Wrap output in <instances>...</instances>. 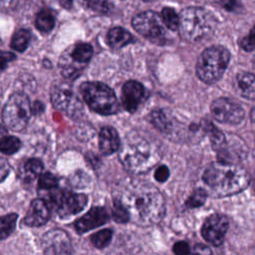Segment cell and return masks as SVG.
<instances>
[{
	"instance_id": "obj_1",
	"label": "cell",
	"mask_w": 255,
	"mask_h": 255,
	"mask_svg": "<svg viewBox=\"0 0 255 255\" xmlns=\"http://www.w3.org/2000/svg\"><path fill=\"white\" fill-rule=\"evenodd\" d=\"M120 200L127 208L130 220L141 226L158 223L165 213V201L153 185L133 181L125 188Z\"/></svg>"
},
{
	"instance_id": "obj_2",
	"label": "cell",
	"mask_w": 255,
	"mask_h": 255,
	"mask_svg": "<svg viewBox=\"0 0 255 255\" xmlns=\"http://www.w3.org/2000/svg\"><path fill=\"white\" fill-rule=\"evenodd\" d=\"M203 181L215 196H229L244 190L250 183L248 172L229 161L211 163L203 173Z\"/></svg>"
},
{
	"instance_id": "obj_3",
	"label": "cell",
	"mask_w": 255,
	"mask_h": 255,
	"mask_svg": "<svg viewBox=\"0 0 255 255\" xmlns=\"http://www.w3.org/2000/svg\"><path fill=\"white\" fill-rule=\"evenodd\" d=\"M119 157L124 167L131 173L148 171L160 158L159 149L144 135L132 131L121 144Z\"/></svg>"
},
{
	"instance_id": "obj_4",
	"label": "cell",
	"mask_w": 255,
	"mask_h": 255,
	"mask_svg": "<svg viewBox=\"0 0 255 255\" xmlns=\"http://www.w3.org/2000/svg\"><path fill=\"white\" fill-rule=\"evenodd\" d=\"M215 25V18L204 8L187 7L179 14V35L188 42H196L208 36Z\"/></svg>"
},
{
	"instance_id": "obj_5",
	"label": "cell",
	"mask_w": 255,
	"mask_h": 255,
	"mask_svg": "<svg viewBox=\"0 0 255 255\" xmlns=\"http://www.w3.org/2000/svg\"><path fill=\"white\" fill-rule=\"evenodd\" d=\"M230 61L229 51L222 46L205 49L198 57L196 74L205 84H214L221 79Z\"/></svg>"
},
{
	"instance_id": "obj_6",
	"label": "cell",
	"mask_w": 255,
	"mask_h": 255,
	"mask_svg": "<svg viewBox=\"0 0 255 255\" xmlns=\"http://www.w3.org/2000/svg\"><path fill=\"white\" fill-rule=\"evenodd\" d=\"M80 93L89 108L102 115L116 114L120 105L115 92L101 82H85L80 86Z\"/></svg>"
},
{
	"instance_id": "obj_7",
	"label": "cell",
	"mask_w": 255,
	"mask_h": 255,
	"mask_svg": "<svg viewBox=\"0 0 255 255\" xmlns=\"http://www.w3.org/2000/svg\"><path fill=\"white\" fill-rule=\"evenodd\" d=\"M32 108L28 96L15 93L7 100L2 111L3 123L13 131L23 130L30 120Z\"/></svg>"
},
{
	"instance_id": "obj_8",
	"label": "cell",
	"mask_w": 255,
	"mask_h": 255,
	"mask_svg": "<svg viewBox=\"0 0 255 255\" xmlns=\"http://www.w3.org/2000/svg\"><path fill=\"white\" fill-rule=\"evenodd\" d=\"M93 47L88 43H77L69 47L60 57L59 68L66 79L77 78L93 56Z\"/></svg>"
},
{
	"instance_id": "obj_9",
	"label": "cell",
	"mask_w": 255,
	"mask_h": 255,
	"mask_svg": "<svg viewBox=\"0 0 255 255\" xmlns=\"http://www.w3.org/2000/svg\"><path fill=\"white\" fill-rule=\"evenodd\" d=\"M50 98L55 109L72 119H79L84 113L82 102L67 83L54 85L50 92Z\"/></svg>"
},
{
	"instance_id": "obj_10",
	"label": "cell",
	"mask_w": 255,
	"mask_h": 255,
	"mask_svg": "<svg viewBox=\"0 0 255 255\" xmlns=\"http://www.w3.org/2000/svg\"><path fill=\"white\" fill-rule=\"evenodd\" d=\"M88 198L85 194L70 193L60 189L52 190L49 195V204L54 207L61 216L76 214L87 205Z\"/></svg>"
},
{
	"instance_id": "obj_11",
	"label": "cell",
	"mask_w": 255,
	"mask_h": 255,
	"mask_svg": "<svg viewBox=\"0 0 255 255\" xmlns=\"http://www.w3.org/2000/svg\"><path fill=\"white\" fill-rule=\"evenodd\" d=\"M163 20L153 11H144L132 18L134 30L149 40H160L164 36Z\"/></svg>"
},
{
	"instance_id": "obj_12",
	"label": "cell",
	"mask_w": 255,
	"mask_h": 255,
	"mask_svg": "<svg viewBox=\"0 0 255 255\" xmlns=\"http://www.w3.org/2000/svg\"><path fill=\"white\" fill-rule=\"evenodd\" d=\"M212 117L219 123L237 125L244 118L243 108L235 101L228 98H218L210 106Z\"/></svg>"
},
{
	"instance_id": "obj_13",
	"label": "cell",
	"mask_w": 255,
	"mask_h": 255,
	"mask_svg": "<svg viewBox=\"0 0 255 255\" xmlns=\"http://www.w3.org/2000/svg\"><path fill=\"white\" fill-rule=\"evenodd\" d=\"M228 226L229 221L225 215L212 214L205 219L201 228V235L210 244L219 246L224 241Z\"/></svg>"
},
{
	"instance_id": "obj_14",
	"label": "cell",
	"mask_w": 255,
	"mask_h": 255,
	"mask_svg": "<svg viewBox=\"0 0 255 255\" xmlns=\"http://www.w3.org/2000/svg\"><path fill=\"white\" fill-rule=\"evenodd\" d=\"M41 246L46 254H71L73 252L69 236L60 229L50 230L44 234Z\"/></svg>"
},
{
	"instance_id": "obj_15",
	"label": "cell",
	"mask_w": 255,
	"mask_h": 255,
	"mask_svg": "<svg viewBox=\"0 0 255 255\" xmlns=\"http://www.w3.org/2000/svg\"><path fill=\"white\" fill-rule=\"evenodd\" d=\"M145 99L144 87L136 81H128L122 89V104L129 113L135 112Z\"/></svg>"
},
{
	"instance_id": "obj_16",
	"label": "cell",
	"mask_w": 255,
	"mask_h": 255,
	"mask_svg": "<svg viewBox=\"0 0 255 255\" xmlns=\"http://www.w3.org/2000/svg\"><path fill=\"white\" fill-rule=\"evenodd\" d=\"M109 218V213L105 207L94 206L75 222V228L79 233H85L107 223Z\"/></svg>"
},
{
	"instance_id": "obj_17",
	"label": "cell",
	"mask_w": 255,
	"mask_h": 255,
	"mask_svg": "<svg viewBox=\"0 0 255 255\" xmlns=\"http://www.w3.org/2000/svg\"><path fill=\"white\" fill-rule=\"evenodd\" d=\"M50 217L49 205L43 199H35L31 202L30 207L24 218V223L27 226L38 227L44 225Z\"/></svg>"
},
{
	"instance_id": "obj_18",
	"label": "cell",
	"mask_w": 255,
	"mask_h": 255,
	"mask_svg": "<svg viewBox=\"0 0 255 255\" xmlns=\"http://www.w3.org/2000/svg\"><path fill=\"white\" fill-rule=\"evenodd\" d=\"M121 144V140L115 128L105 127L101 129L99 134V147L102 153L107 155L114 153L120 149Z\"/></svg>"
},
{
	"instance_id": "obj_19",
	"label": "cell",
	"mask_w": 255,
	"mask_h": 255,
	"mask_svg": "<svg viewBox=\"0 0 255 255\" xmlns=\"http://www.w3.org/2000/svg\"><path fill=\"white\" fill-rule=\"evenodd\" d=\"M235 87L241 97L255 100V75L248 72L238 73L235 78Z\"/></svg>"
},
{
	"instance_id": "obj_20",
	"label": "cell",
	"mask_w": 255,
	"mask_h": 255,
	"mask_svg": "<svg viewBox=\"0 0 255 255\" xmlns=\"http://www.w3.org/2000/svg\"><path fill=\"white\" fill-rule=\"evenodd\" d=\"M132 41L131 34L122 27H115L108 33V43L113 49H121Z\"/></svg>"
},
{
	"instance_id": "obj_21",
	"label": "cell",
	"mask_w": 255,
	"mask_h": 255,
	"mask_svg": "<svg viewBox=\"0 0 255 255\" xmlns=\"http://www.w3.org/2000/svg\"><path fill=\"white\" fill-rule=\"evenodd\" d=\"M128 0H85L87 5L99 13H111L121 9Z\"/></svg>"
},
{
	"instance_id": "obj_22",
	"label": "cell",
	"mask_w": 255,
	"mask_h": 255,
	"mask_svg": "<svg viewBox=\"0 0 255 255\" xmlns=\"http://www.w3.org/2000/svg\"><path fill=\"white\" fill-rule=\"evenodd\" d=\"M35 24L37 29L40 30L41 32H50L55 26V17L50 10L43 9L38 13Z\"/></svg>"
},
{
	"instance_id": "obj_23",
	"label": "cell",
	"mask_w": 255,
	"mask_h": 255,
	"mask_svg": "<svg viewBox=\"0 0 255 255\" xmlns=\"http://www.w3.org/2000/svg\"><path fill=\"white\" fill-rule=\"evenodd\" d=\"M150 122L162 132H167L171 128V121L167 117V114L161 110L153 111L150 114Z\"/></svg>"
},
{
	"instance_id": "obj_24",
	"label": "cell",
	"mask_w": 255,
	"mask_h": 255,
	"mask_svg": "<svg viewBox=\"0 0 255 255\" xmlns=\"http://www.w3.org/2000/svg\"><path fill=\"white\" fill-rule=\"evenodd\" d=\"M30 39H31V35L29 31L25 29H20L12 37L11 48L18 52H23L27 49Z\"/></svg>"
},
{
	"instance_id": "obj_25",
	"label": "cell",
	"mask_w": 255,
	"mask_h": 255,
	"mask_svg": "<svg viewBox=\"0 0 255 255\" xmlns=\"http://www.w3.org/2000/svg\"><path fill=\"white\" fill-rule=\"evenodd\" d=\"M18 215L16 213H10L1 217V231L0 238L3 240L8 237L16 227V220Z\"/></svg>"
},
{
	"instance_id": "obj_26",
	"label": "cell",
	"mask_w": 255,
	"mask_h": 255,
	"mask_svg": "<svg viewBox=\"0 0 255 255\" xmlns=\"http://www.w3.org/2000/svg\"><path fill=\"white\" fill-rule=\"evenodd\" d=\"M112 236H113V231L111 229L100 230L99 232L94 233L91 236V242L97 248H105L110 244L112 240Z\"/></svg>"
},
{
	"instance_id": "obj_27",
	"label": "cell",
	"mask_w": 255,
	"mask_h": 255,
	"mask_svg": "<svg viewBox=\"0 0 255 255\" xmlns=\"http://www.w3.org/2000/svg\"><path fill=\"white\" fill-rule=\"evenodd\" d=\"M21 147V141L16 136H5L0 143V149L5 154H12L17 152Z\"/></svg>"
},
{
	"instance_id": "obj_28",
	"label": "cell",
	"mask_w": 255,
	"mask_h": 255,
	"mask_svg": "<svg viewBox=\"0 0 255 255\" xmlns=\"http://www.w3.org/2000/svg\"><path fill=\"white\" fill-rule=\"evenodd\" d=\"M161 18L163 23L170 30H176L179 27V16L170 7H165L161 11Z\"/></svg>"
},
{
	"instance_id": "obj_29",
	"label": "cell",
	"mask_w": 255,
	"mask_h": 255,
	"mask_svg": "<svg viewBox=\"0 0 255 255\" xmlns=\"http://www.w3.org/2000/svg\"><path fill=\"white\" fill-rule=\"evenodd\" d=\"M43 162L38 158H30L25 162L24 172L29 178H35L40 175L43 170Z\"/></svg>"
},
{
	"instance_id": "obj_30",
	"label": "cell",
	"mask_w": 255,
	"mask_h": 255,
	"mask_svg": "<svg viewBox=\"0 0 255 255\" xmlns=\"http://www.w3.org/2000/svg\"><path fill=\"white\" fill-rule=\"evenodd\" d=\"M207 197V193L202 188H196L185 201V205L189 208H196L201 206Z\"/></svg>"
},
{
	"instance_id": "obj_31",
	"label": "cell",
	"mask_w": 255,
	"mask_h": 255,
	"mask_svg": "<svg viewBox=\"0 0 255 255\" xmlns=\"http://www.w3.org/2000/svg\"><path fill=\"white\" fill-rule=\"evenodd\" d=\"M112 216L117 222H120V223H125L130 219L127 208L125 207V205L120 199L114 201Z\"/></svg>"
},
{
	"instance_id": "obj_32",
	"label": "cell",
	"mask_w": 255,
	"mask_h": 255,
	"mask_svg": "<svg viewBox=\"0 0 255 255\" xmlns=\"http://www.w3.org/2000/svg\"><path fill=\"white\" fill-rule=\"evenodd\" d=\"M58 184V180L54 174L51 172H45L40 175L39 178V188L40 189H54Z\"/></svg>"
},
{
	"instance_id": "obj_33",
	"label": "cell",
	"mask_w": 255,
	"mask_h": 255,
	"mask_svg": "<svg viewBox=\"0 0 255 255\" xmlns=\"http://www.w3.org/2000/svg\"><path fill=\"white\" fill-rule=\"evenodd\" d=\"M240 46L243 50L247 52H250L255 49V25L252 27L248 35L241 40Z\"/></svg>"
},
{
	"instance_id": "obj_34",
	"label": "cell",
	"mask_w": 255,
	"mask_h": 255,
	"mask_svg": "<svg viewBox=\"0 0 255 255\" xmlns=\"http://www.w3.org/2000/svg\"><path fill=\"white\" fill-rule=\"evenodd\" d=\"M220 4L224 9L231 12H239L243 8L238 0H221Z\"/></svg>"
},
{
	"instance_id": "obj_35",
	"label": "cell",
	"mask_w": 255,
	"mask_h": 255,
	"mask_svg": "<svg viewBox=\"0 0 255 255\" xmlns=\"http://www.w3.org/2000/svg\"><path fill=\"white\" fill-rule=\"evenodd\" d=\"M169 176V169L165 165H159L154 171V178L158 182H164Z\"/></svg>"
},
{
	"instance_id": "obj_36",
	"label": "cell",
	"mask_w": 255,
	"mask_h": 255,
	"mask_svg": "<svg viewBox=\"0 0 255 255\" xmlns=\"http://www.w3.org/2000/svg\"><path fill=\"white\" fill-rule=\"evenodd\" d=\"M173 252L177 255H184V254H188L190 252V249L186 242L179 241L173 245Z\"/></svg>"
},
{
	"instance_id": "obj_37",
	"label": "cell",
	"mask_w": 255,
	"mask_h": 255,
	"mask_svg": "<svg viewBox=\"0 0 255 255\" xmlns=\"http://www.w3.org/2000/svg\"><path fill=\"white\" fill-rule=\"evenodd\" d=\"M2 10H11L16 7L18 4V0H1L0 2Z\"/></svg>"
},
{
	"instance_id": "obj_38",
	"label": "cell",
	"mask_w": 255,
	"mask_h": 255,
	"mask_svg": "<svg viewBox=\"0 0 255 255\" xmlns=\"http://www.w3.org/2000/svg\"><path fill=\"white\" fill-rule=\"evenodd\" d=\"M15 58H16V56L14 54L9 53V52H3L2 53V63H1L2 64V70L5 69V66L8 62L13 61Z\"/></svg>"
},
{
	"instance_id": "obj_39",
	"label": "cell",
	"mask_w": 255,
	"mask_h": 255,
	"mask_svg": "<svg viewBox=\"0 0 255 255\" xmlns=\"http://www.w3.org/2000/svg\"><path fill=\"white\" fill-rule=\"evenodd\" d=\"M193 253H199V254H209L211 253V250L202 244H196L192 250Z\"/></svg>"
},
{
	"instance_id": "obj_40",
	"label": "cell",
	"mask_w": 255,
	"mask_h": 255,
	"mask_svg": "<svg viewBox=\"0 0 255 255\" xmlns=\"http://www.w3.org/2000/svg\"><path fill=\"white\" fill-rule=\"evenodd\" d=\"M55 1L65 9H70L72 8V5H73V0H55Z\"/></svg>"
},
{
	"instance_id": "obj_41",
	"label": "cell",
	"mask_w": 255,
	"mask_h": 255,
	"mask_svg": "<svg viewBox=\"0 0 255 255\" xmlns=\"http://www.w3.org/2000/svg\"><path fill=\"white\" fill-rule=\"evenodd\" d=\"M43 110H44V106H43V104H42V103H40V102H35L33 111H34L35 113H42V112H43Z\"/></svg>"
},
{
	"instance_id": "obj_42",
	"label": "cell",
	"mask_w": 255,
	"mask_h": 255,
	"mask_svg": "<svg viewBox=\"0 0 255 255\" xmlns=\"http://www.w3.org/2000/svg\"><path fill=\"white\" fill-rule=\"evenodd\" d=\"M250 119H251V121L255 124V106H254V108L251 110V113H250Z\"/></svg>"
},
{
	"instance_id": "obj_43",
	"label": "cell",
	"mask_w": 255,
	"mask_h": 255,
	"mask_svg": "<svg viewBox=\"0 0 255 255\" xmlns=\"http://www.w3.org/2000/svg\"><path fill=\"white\" fill-rule=\"evenodd\" d=\"M252 186H253V189H254V191H255V175H254L253 180H252Z\"/></svg>"
},
{
	"instance_id": "obj_44",
	"label": "cell",
	"mask_w": 255,
	"mask_h": 255,
	"mask_svg": "<svg viewBox=\"0 0 255 255\" xmlns=\"http://www.w3.org/2000/svg\"><path fill=\"white\" fill-rule=\"evenodd\" d=\"M253 63H254V66H255V55H254V57H253Z\"/></svg>"
}]
</instances>
